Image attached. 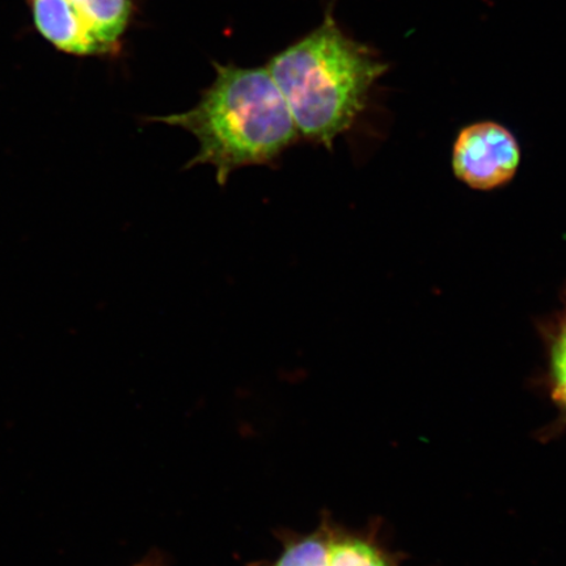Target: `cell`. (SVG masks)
I'll list each match as a JSON object with an SVG mask.
<instances>
[{
    "label": "cell",
    "mask_w": 566,
    "mask_h": 566,
    "mask_svg": "<svg viewBox=\"0 0 566 566\" xmlns=\"http://www.w3.org/2000/svg\"><path fill=\"white\" fill-rule=\"evenodd\" d=\"M214 66L216 81L192 109L148 122L192 134L198 153L186 168L210 165L223 187L240 168L272 166L301 136L268 67Z\"/></svg>",
    "instance_id": "6da1fadb"
},
{
    "label": "cell",
    "mask_w": 566,
    "mask_h": 566,
    "mask_svg": "<svg viewBox=\"0 0 566 566\" xmlns=\"http://www.w3.org/2000/svg\"><path fill=\"white\" fill-rule=\"evenodd\" d=\"M266 67L300 136L329 150L365 109L374 83L388 69L369 46L348 38L331 13Z\"/></svg>",
    "instance_id": "7a4b0ae2"
},
{
    "label": "cell",
    "mask_w": 566,
    "mask_h": 566,
    "mask_svg": "<svg viewBox=\"0 0 566 566\" xmlns=\"http://www.w3.org/2000/svg\"><path fill=\"white\" fill-rule=\"evenodd\" d=\"M520 158V147L511 132L499 124L481 123L460 133L454 169L467 186L493 189L512 179Z\"/></svg>",
    "instance_id": "3957f363"
},
{
    "label": "cell",
    "mask_w": 566,
    "mask_h": 566,
    "mask_svg": "<svg viewBox=\"0 0 566 566\" xmlns=\"http://www.w3.org/2000/svg\"><path fill=\"white\" fill-rule=\"evenodd\" d=\"M35 28L59 51L74 55L104 54L71 0H28Z\"/></svg>",
    "instance_id": "277c9868"
},
{
    "label": "cell",
    "mask_w": 566,
    "mask_h": 566,
    "mask_svg": "<svg viewBox=\"0 0 566 566\" xmlns=\"http://www.w3.org/2000/svg\"><path fill=\"white\" fill-rule=\"evenodd\" d=\"M104 54L115 53L129 25L133 0H71Z\"/></svg>",
    "instance_id": "5b68a950"
},
{
    "label": "cell",
    "mask_w": 566,
    "mask_h": 566,
    "mask_svg": "<svg viewBox=\"0 0 566 566\" xmlns=\"http://www.w3.org/2000/svg\"><path fill=\"white\" fill-rule=\"evenodd\" d=\"M329 566H388L373 547L363 542L329 546Z\"/></svg>",
    "instance_id": "8992f818"
},
{
    "label": "cell",
    "mask_w": 566,
    "mask_h": 566,
    "mask_svg": "<svg viewBox=\"0 0 566 566\" xmlns=\"http://www.w3.org/2000/svg\"><path fill=\"white\" fill-rule=\"evenodd\" d=\"M275 566H329V546L317 537L287 548Z\"/></svg>",
    "instance_id": "52a82bcc"
},
{
    "label": "cell",
    "mask_w": 566,
    "mask_h": 566,
    "mask_svg": "<svg viewBox=\"0 0 566 566\" xmlns=\"http://www.w3.org/2000/svg\"><path fill=\"white\" fill-rule=\"evenodd\" d=\"M552 367H554L557 398L566 408V343L562 338H558L555 345Z\"/></svg>",
    "instance_id": "ba28073f"
},
{
    "label": "cell",
    "mask_w": 566,
    "mask_h": 566,
    "mask_svg": "<svg viewBox=\"0 0 566 566\" xmlns=\"http://www.w3.org/2000/svg\"><path fill=\"white\" fill-rule=\"evenodd\" d=\"M560 338L564 339V342L566 343V324H565V327H564Z\"/></svg>",
    "instance_id": "9c48e42d"
}]
</instances>
